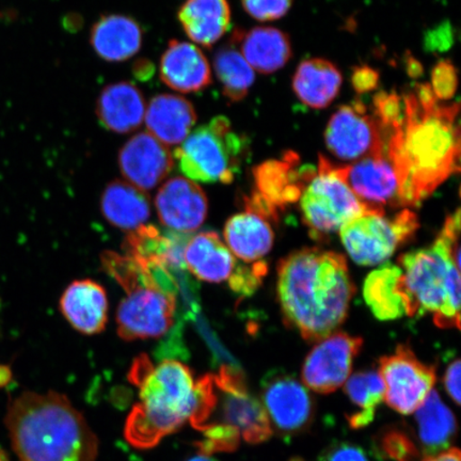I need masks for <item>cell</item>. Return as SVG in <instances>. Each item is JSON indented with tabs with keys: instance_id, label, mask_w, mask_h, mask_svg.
I'll return each instance as SVG.
<instances>
[{
	"instance_id": "1",
	"label": "cell",
	"mask_w": 461,
	"mask_h": 461,
	"mask_svg": "<svg viewBox=\"0 0 461 461\" xmlns=\"http://www.w3.org/2000/svg\"><path fill=\"white\" fill-rule=\"evenodd\" d=\"M403 119L384 131L402 206H418L459 171V104L437 99L428 84L402 95Z\"/></svg>"
},
{
	"instance_id": "7",
	"label": "cell",
	"mask_w": 461,
	"mask_h": 461,
	"mask_svg": "<svg viewBox=\"0 0 461 461\" xmlns=\"http://www.w3.org/2000/svg\"><path fill=\"white\" fill-rule=\"evenodd\" d=\"M367 207L346 184L338 165L320 155L315 176L304 187L301 197L303 222L311 236L325 240Z\"/></svg>"
},
{
	"instance_id": "13",
	"label": "cell",
	"mask_w": 461,
	"mask_h": 461,
	"mask_svg": "<svg viewBox=\"0 0 461 461\" xmlns=\"http://www.w3.org/2000/svg\"><path fill=\"white\" fill-rule=\"evenodd\" d=\"M262 399L270 424L282 436L302 434L313 422L312 396L290 375H267L262 385Z\"/></svg>"
},
{
	"instance_id": "29",
	"label": "cell",
	"mask_w": 461,
	"mask_h": 461,
	"mask_svg": "<svg viewBox=\"0 0 461 461\" xmlns=\"http://www.w3.org/2000/svg\"><path fill=\"white\" fill-rule=\"evenodd\" d=\"M177 17L192 41L212 48L229 31L230 8L228 0H186Z\"/></svg>"
},
{
	"instance_id": "27",
	"label": "cell",
	"mask_w": 461,
	"mask_h": 461,
	"mask_svg": "<svg viewBox=\"0 0 461 461\" xmlns=\"http://www.w3.org/2000/svg\"><path fill=\"white\" fill-rule=\"evenodd\" d=\"M221 392L223 394L221 420L216 422L235 429L250 445H258L273 436L272 424L263 403L253 397L247 387Z\"/></svg>"
},
{
	"instance_id": "25",
	"label": "cell",
	"mask_w": 461,
	"mask_h": 461,
	"mask_svg": "<svg viewBox=\"0 0 461 461\" xmlns=\"http://www.w3.org/2000/svg\"><path fill=\"white\" fill-rule=\"evenodd\" d=\"M183 258L195 278L210 284L229 280L236 267L232 252L212 230L194 235L184 248Z\"/></svg>"
},
{
	"instance_id": "21",
	"label": "cell",
	"mask_w": 461,
	"mask_h": 461,
	"mask_svg": "<svg viewBox=\"0 0 461 461\" xmlns=\"http://www.w3.org/2000/svg\"><path fill=\"white\" fill-rule=\"evenodd\" d=\"M270 219L245 205V211L229 219L223 235L232 255L245 263L261 261L274 244Z\"/></svg>"
},
{
	"instance_id": "24",
	"label": "cell",
	"mask_w": 461,
	"mask_h": 461,
	"mask_svg": "<svg viewBox=\"0 0 461 461\" xmlns=\"http://www.w3.org/2000/svg\"><path fill=\"white\" fill-rule=\"evenodd\" d=\"M144 119L149 134L166 146H176L192 131L197 113L185 97L158 95L149 101Z\"/></svg>"
},
{
	"instance_id": "28",
	"label": "cell",
	"mask_w": 461,
	"mask_h": 461,
	"mask_svg": "<svg viewBox=\"0 0 461 461\" xmlns=\"http://www.w3.org/2000/svg\"><path fill=\"white\" fill-rule=\"evenodd\" d=\"M343 83L342 73L330 60L311 58L298 66L293 90L305 106L324 109L337 99Z\"/></svg>"
},
{
	"instance_id": "30",
	"label": "cell",
	"mask_w": 461,
	"mask_h": 461,
	"mask_svg": "<svg viewBox=\"0 0 461 461\" xmlns=\"http://www.w3.org/2000/svg\"><path fill=\"white\" fill-rule=\"evenodd\" d=\"M101 207L109 223L129 232L143 226L151 216V203L146 192L124 181L108 184Z\"/></svg>"
},
{
	"instance_id": "42",
	"label": "cell",
	"mask_w": 461,
	"mask_h": 461,
	"mask_svg": "<svg viewBox=\"0 0 461 461\" xmlns=\"http://www.w3.org/2000/svg\"><path fill=\"white\" fill-rule=\"evenodd\" d=\"M460 360L456 359L448 366L445 374V387L447 393L456 405L460 403Z\"/></svg>"
},
{
	"instance_id": "12",
	"label": "cell",
	"mask_w": 461,
	"mask_h": 461,
	"mask_svg": "<svg viewBox=\"0 0 461 461\" xmlns=\"http://www.w3.org/2000/svg\"><path fill=\"white\" fill-rule=\"evenodd\" d=\"M362 339L345 332L330 334L310 351L303 366L305 387L330 394L346 383L362 348Z\"/></svg>"
},
{
	"instance_id": "41",
	"label": "cell",
	"mask_w": 461,
	"mask_h": 461,
	"mask_svg": "<svg viewBox=\"0 0 461 461\" xmlns=\"http://www.w3.org/2000/svg\"><path fill=\"white\" fill-rule=\"evenodd\" d=\"M379 82V74L374 68L362 66L354 68L353 75H351V84L354 89L358 94H367L377 88Z\"/></svg>"
},
{
	"instance_id": "26",
	"label": "cell",
	"mask_w": 461,
	"mask_h": 461,
	"mask_svg": "<svg viewBox=\"0 0 461 461\" xmlns=\"http://www.w3.org/2000/svg\"><path fill=\"white\" fill-rule=\"evenodd\" d=\"M143 32L131 17L104 15L91 29L90 43L97 56L109 62L131 59L142 46Z\"/></svg>"
},
{
	"instance_id": "11",
	"label": "cell",
	"mask_w": 461,
	"mask_h": 461,
	"mask_svg": "<svg viewBox=\"0 0 461 461\" xmlns=\"http://www.w3.org/2000/svg\"><path fill=\"white\" fill-rule=\"evenodd\" d=\"M379 375L384 384L388 405L402 414L417 411L434 388V366L420 362L407 345L397 346L394 354L379 362Z\"/></svg>"
},
{
	"instance_id": "9",
	"label": "cell",
	"mask_w": 461,
	"mask_h": 461,
	"mask_svg": "<svg viewBox=\"0 0 461 461\" xmlns=\"http://www.w3.org/2000/svg\"><path fill=\"white\" fill-rule=\"evenodd\" d=\"M142 268L140 278L123 288L126 297L117 311L118 333L125 341L163 337L175 321L176 292Z\"/></svg>"
},
{
	"instance_id": "33",
	"label": "cell",
	"mask_w": 461,
	"mask_h": 461,
	"mask_svg": "<svg viewBox=\"0 0 461 461\" xmlns=\"http://www.w3.org/2000/svg\"><path fill=\"white\" fill-rule=\"evenodd\" d=\"M214 70L222 86V95L230 103L243 101L255 84V71L248 65L232 40L218 50L214 58Z\"/></svg>"
},
{
	"instance_id": "17",
	"label": "cell",
	"mask_w": 461,
	"mask_h": 461,
	"mask_svg": "<svg viewBox=\"0 0 461 461\" xmlns=\"http://www.w3.org/2000/svg\"><path fill=\"white\" fill-rule=\"evenodd\" d=\"M175 165V158L166 144L149 132H140L124 144L119 153V167L131 185L143 192L159 185Z\"/></svg>"
},
{
	"instance_id": "34",
	"label": "cell",
	"mask_w": 461,
	"mask_h": 461,
	"mask_svg": "<svg viewBox=\"0 0 461 461\" xmlns=\"http://www.w3.org/2000/svg\"><path fill=\"white\" fill-rule=\"evenodd\" d=\"M344 384L346 395L360 411L348 417L350 428H366L374 420L377 407L384 400L382 376L375 371L360 372L346 380Z\"/></svg>"
},
{
	"instance_id": "14",
	"label": "cell",
	"mask_w": 461,
	"mask_h": 461,
	"mask_svg": "<svg viewBox=\"0 0 461 461\" xmlns=\"http://www.w3.org/2000/svg\"><path fill=\"white\" fill-rule=\"evenodd\" d=\"M316 168L301 166L299 155L287 151L280 159L264 161L253 169L256 193L279 215L301 199L303 189L315 176Z\"/></svg>"
},
{
	"instance_id": "18",
	"label": "cell",
	"mask_w": 461,
	"mask_h": 461,
	"mask_svg": "<svg viewBox=\"0 0 461 461\" xmlns=\"http://www.w3.org/2000/svg\"><path fill=\"white\" fill-rule=\"evenodd\" d=\"M161 82L182 94H194L207 88L212 83L209 61L197 46L172 40L161 56Z\"/></svg>"
},
{
	"instance_id": "40",
	"label": "cell",
	"mask_w": 461,
	"mask_h": 461,
	"mask_svg": "<svg viewBox=\"0 0 461 461\" xmlns=\"http://www.w3.org/2000/svg\"><path fill=\"white\" fill-rule=\"evenodd\" d=\"M319 461H370L365 449L349 442H339L325 449Z\"/></svg>"
},
{
	"instance_id": "43",
	"label": "cell",
	"mask_w": 461,
	"mask_h": 461,
	"mask_svg": "<svg viewBox=\"0 0 461 461\" xmlns=\"http://www.w3.org/2000/svg\"><path fill=\"white\" fill-rule=\"evenodd\" d=\"M422 461H460V451L456 447H451L424 458Z\"/></svg>"
},
{
	"instance_id": "8",
	"label": "cell",
	"mask_w": 461,
	"mask_h": 461,
	"mask_svg": "<svg viewBox=\"0 0 461 461\" xmlns=\"http://www.w3.org/2000/svg\"><path fill=\"white\" fill-rule=\"evenodd\" d=\"M419 229V219L405 209L388 217L385 211L367 209L339 229L346 251L357 264L373 267L408 243Z\"/></svg>"
},
{
	"instance_id": "19",
	"label": "cell",
	"mask_w": 461,
	"mask_h": 461,
	"mask_svg": "<svg viewBox=\"0 0 461 461\" xmlns=\"http://www.w3.org/2000/svg\"><path fill=\"white\" fill-rule=\"evenodd\" d=\"M63 316L75 330L86 336L101 333L107 325L108 298L104 287L92 280L68 285L60 299Z\"/></svg>"
},
{
	"instance_id": "20",
	"label": "cell",
	"mask_w": 461,
	"mask_h": 461,
	"mask_svg": "<svg viewBox=\"0 0 461 461\" xmlns=\"http://www.w3.org/2000/svg\"><path fill=\"white\" fill-rule=\"evenodd\" d=\"M230 40L253 71L262 74L281 70L293 55L290 38L274 27H256L248 32L236 29Z\"/></svg>"
},
{
	"instance_id": "23",
	"label": "cell",
	"mask_w": 461,
	"mask_h": 461,
	"mask_svg": "<svg viewBox=\"0 0 461 461\" xmlns=\"http://www.w3.org/2000/svg\"><path fill=\"white\" fill-rule=\"evenodd\" d=\"M146 111L142 92L129 82L107 86L96 102V115L102 126L117 134L140 128Z\"/></svg>"
},
{
	"instance_id": "15",
	"label": "cell",
	"mask_w": 461,
	"mask_h": 461,
	"mask_svg": "<svg viewBox=\"0 0 461 461\" xmlns=\"http://www.w3.org/2000/svg\"><path fill=\"white\" fill-rule=\"evenodd\" d=\"M348 187L368 207H400V187L387 154H375L348 165H338Z\"/></svg>"
},
{
	"instance_id": "44",
	"label": "cell",
	"mask_w": 461,
	"mask_h": 461,
	"mask_svg": "<svg viewBox=\"0 0 461 461\" xmlns=\"http://www.w3.org/2000/svg\"><path fill=\"white\" fill-rule=\"evenodd\" d=\"M187 461H217L210 456V455L199 454L197 456L188 459Z\"/></svg>"
},
{
	"instance_id": "45",
	"label": "cell",
	"mask_w": 461,
	"mask_h": 461,
	"mask_svg": "<svg viewBox=\"0 0 461 461\" xmlns=\"http://www.w3.org/2000/svg\"><path fill=\"white\" fill-rule=\"evenodd\" d=\"M0 461H9L7 455L0 448Z\"/></svg>"
},
{
	"instance_id": "3",
	"label": "cell",
	"mask_w": 461,
	"mask_h": 461,
	"mask_svg": "<svg viewBox=\"0 0 461 461\" xmlns=\"http://www.w3.org/2000/svg\"><path fill=\"white\" fill-rule=\"evenodd\" d=\"M355 292L348 262L338 252L304 248L278 265L285 321L307 341L320 342L343 324Z\"/></svg>"
},
{
	"instance_id": "10",
	"label": "cell",
	"mask_w": 461,
	"mask_h": 461,
	"mask_svg": "<svg viewBox=\"0 0 461 461\" xmlns=\"http://www.w3.org/2000/svg\"><path fill=\"white\" fill-rule=\"evenodd\" d=\"M325 143L333 157L350 164L385 153L382 126L361 102L343 105L331 115L326 126Z\"/></svg>"
},
{
	"instance_id": "39",
	"label": "cell",
	"mask_w": 461,
	"mask_h": 461,
	"mask_svg": "<svg viewBox=\"0 0 461 461\" xmlns=\"http://www.w3.org/2000/svg\"><path fill=\"white\" fill-rule=\"evenodd\" d=\"M293 0H241L248 14L259 22H272L284 17L292 7Z\"/></svg>"
},
{
	"instance_id": "4",
	"label": "cell",
	"mask_w": 461,
	"mask_h": 461,
	"mask_svg": "<svg viewBox=\"0 0 461 461\" xmlns=\"http://www.w3.org/2000/svg\"><path fill=\"white\" fill-rule=\"evenodd\" d=\"M20 461H95L99 440L65 395L24 392L5 418Z\"/></svg>"
},
{
	"instance_id": "38",
	"label": "cell",
	"mask_w": 461,
	"mask_h": 461,
	"mask_svg": "<svg viewBox=\"0 0 461 461\" xmlns=\"http://www.w3.org/2000/svg\"><path fill=\"white\" fill-rule=\"evenodd\" d=\"M430 88L441 102L451 100L457 90L458 78L456 68L448 60L438 62L431 72Z\"/></svg>"
},
{
	"instance_id": "2",
	"label": "cell",
	"mask_w": 461,
	"mask_h": 461,
	"mask_svg": "<svg viewBox=\"0 0 461 461\" xmlns=\"http://www.w3.org/2000/svg\"><path fill=\"white\" fill-rule=\"evenodd\" d=\"M129 379L140 389L137 402L126 420L124 436L130 445L146 449L190 422L201 430L218 402L212 375L194 379L182 362L165 360L154 366L148 356L132 363Z\"/></svg>"
},
{
	"instance_id": "16",
	"label": "cell",
	"mask_w": 461,
	"mask_h": 461,
	"mask_svg": "<svg viewBox=\"0 0 461 461\" xmlns=\"http://www.w3.org/2000/svg\"><path fill=\"white\" fill-rule=\"evenodd\" d=\"M155 207L165 227L178 234H187L203 224L209 201L198 184L186 177L176 176L159 188Z\"/></svg>"
},
{
	"instance_id": "31",
	"label": "cell",
	"mask_w": 461,
	"mask_h": 461,
	"mask_svg": "<svg viewBox=\"0 0 461 461\" xmlns=\"http://www.w3.org/2000/svg\"><path fill=\"white\" fill-rule=\"evenodd\" d=\"M416 420L420 445L429 456L446 451L456 437V419L437 391L432 390L419 407Z\"/></svg>"
},
{
	"instance_id": "6",
	"label": "cell",
	"mask_w": 461,
	"mask_h": 461,
	"mask_svg": "<svg viewBox=\"0 0 461 461\" xmlns=\"http://www.w3.org/2000/svg\"><path fill=\"white\" fill-rule=\"evenodd\" d=\"M249 152L247 138L232 129L230 121L219 115L199 126L178 147L173 158L189 180L232 183Z\"/></svg>"
},
{
	"instance_id": "5",
	"label": "cell",
	"mask_w": 461,
	"mask_h": 461,
	"mask_svg": "<svg viewBox=\"0 0 461 461\" xmlns=\"http://www.w3.org/2000/svg\"><path fill=\"white\" fill-rule=\"evenodd\" d=\"M399 263L406 315L432 313L438 327L459 330L460 258L435 240L429 248L405 253Z\"/></svg>"
},
{
	"instance_id": "32",
	"label": "cell",
	"mask_w": 461,
	"mask_h": 461,
	"mask_svg": "<svg viewBox=\"0 0 461 461\" xmlns=\"http://www.w3.org/2000/svg\"><path fill=\"white\" fill-rule=\"evenodd\" d=\"M401 276V267L391 264L368 275L363 295L377 319L392 321L406 315L405 303L400 292Z\"/></svg>"
},
{
	"instance_id": "22",
	"label": "cell",
	"mask_w": 461,
	"mask_h": 461,
	"mask_svg": "<svg viewBox=\"0 0 461 461\" xmlns=\"http://www.w3.org/2000/svg\"><path fill=\"white\" fill-rule=\"evenodd\" d=\"M183 235H163L153 226H143L131 230L123 243L125 256L146 268H161L171 272L184 265Z\"/></svg>"
},
{
	"instance_id": "37",
	"label": "cell",
	"mask_w": 461,
	"mask_h": 461,
	"mask_svg": "<svg viewBox=\"0 0 461 461\" xmlns=\"http://www.w3.org/2000/svg\"><path fill=\"white\" fill-rule=\"evenodd\" d=\"M267 269V264L264 261H258L251 267L236 265L232 276L228 280L230 287L240 295L250 296L261 285Z\"/></svg>"
},
{
	"instance_id": "35",
	"label": "cell",
	"mask_w": 461,
	"mask_h": 461,
	"mask_svg": "<svg viewBox=\"0 0 461 461\" xmlns=\"http://www.w3.org/2000/svg\"><path fill=\"white\" fill-rule=\"evenodd\" d=\"M378 447L393 461H420V452L412 437L401 428H389L378 436Z\"/></svg>"
},
{
	"instance_id": "36",
	"label": "cell",
	"mask_w": 461,
	"mask_h": 461,
	"mask_svg": "<svg viewBox=\"0 0 461 461\" xmlns=\"http://www.w3.org/2000/svg\"><path fill=\"white\" fill-rule=\"evenodd\" d=\"M201 431L204 434V440L198 445L201 454L211 456L212 453L233 452L240 446V432L229 425L211 422Z\"/></svg>"
}]
</instances>
